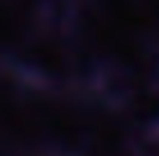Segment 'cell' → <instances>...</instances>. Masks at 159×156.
<instances>
[{
  "label": "cell",
  "mask_w": 159,
  "mask_h": 156,
  "mask_svg": "<svg viewBox=\"0 0 159 156\" xmlns=\"http://www.w3.org/2000/svg\"><path fill=\"white\" fill-rule=\"evenodd\" d=\"M150 41L159 48V0H134Z\"/></svg>",
  "instance_id": "1"
}]
</instances>
